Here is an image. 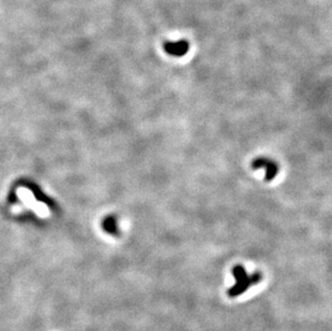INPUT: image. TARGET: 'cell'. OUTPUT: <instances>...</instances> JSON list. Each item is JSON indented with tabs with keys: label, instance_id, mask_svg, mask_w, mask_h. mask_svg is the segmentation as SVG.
<instances>
[{
	"label": "cell",
	"instance_id": "1",
	"mask_svg": "<svg viewBox=\"0 0 332 331\" xmlns=\"http://www.w3.org/2000/svg\"><path fill=\"white\" fill-rule=\"evenodd\" d=\"M232 275L236 280V283L227 291L229 298H237L243 295L247 289H250L253 285L258 284L262 280V274L260 272L257 271L250 274L241 264H237L232 268Z\"/></svg>",
	"mask_w": 332,
	"mask_h": 331
},
{
	"label": "cell",
	"instance_id": "2",
	"mask_svg": "<svg viewBox=\"0 0 332 331\" xmlns=\"http://www.w3.org/2000/svg\"><path fill=\"white\" fill-rule=\"evenodd\" d=\"M16 195L20 198L23 203V208H27L28 210L34 211L39 217L46 218L51 215V211L48 210L47 205L43 202L37 201L35 195L26 187H19L16 189Z\"/></svg>",
	"mask_w": 332,
	"mask_h": 331
},
{
	"label": "cell",
	"instance_id": "3",
	"mask_svg": "<svg viewBox=\"0 0 332 331\" xmlns=\"http://www.w3.org/2000/svg\"><path fill=\"white\" fill-rule=\"evenodd\" d=\"M252 168L254 170H263L265 182H271L278 177L279 173V164L275 160H273L269 157H257L252 161Z\"/></svg>",
	"mask_w": 332,
	"mask_h": 331
},
{
	"label": "cell",
	"instance_id": "4",
	"mask_svg": "<svg viewBox=\"0 0 332 331\" xmlns=\"http://www.w3.org/2000/svg\"><path fill=\"white\" fill-rule=\"evenodd\" d=\"M164 52L173 57H183L189 51V42L187 40L179 41H167L163 44Z\"/></svg>",
	"mask_w": 332,
	"mask_h": 331
}]
</instances>
